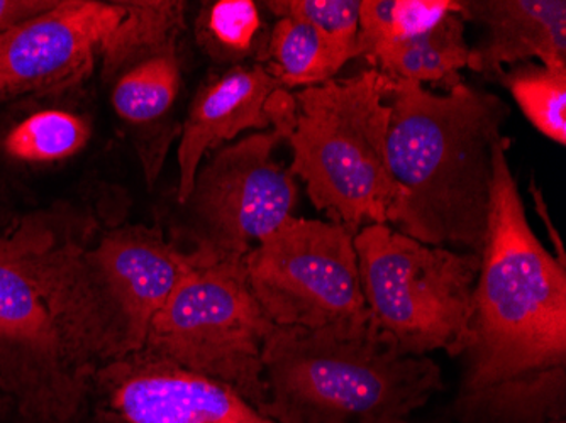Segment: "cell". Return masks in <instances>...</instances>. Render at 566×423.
I'll list each match as a JSON object with an SVG mask.
<instances>
[{"label":"cell","mask_w":566,"mask_h":423,"mask_svg":"<svg viewBox=\"0 0 566 423\" xmlns=\"http://www.w3.org/2000/svg\"><path fill=\"white\" fill-rule=\"evenodd\" d=\"M88 138L91 127L84 117L66 110H41L9 130L4 149L24 163H53L82 151Z\"/></svg>","instance_id":"7402d4cb"},{"label":"cell","mask_w":566,"mask_h":423,"mask_svg":"<svg viewBox=\"0 0 566 423\" xmlns=\"http://www.w3.org/2000/svg\"><path fill=\"white\" fill-rule=\"evenodd\" d=\"M359 279L371 320L403 355L469 348L480 254L419 243L389 224L355 235Z\"/></svg>","instance_id":"8992f818"},{"label":"cell","mask_w":566,"mask_h":423,"mask_svg":"<svg viewBox=\"0 0 566 423\" xmlns=\"http://www.w3.org/2000/svg\"><path fill=\"white\" fill-rule=\"evenodd\" d=\"M95 282L123 330L127 355L142 351L153 317L192 268V253L160 225L98 229L87 251Z\"/></svg>","instance_id":"7c38bea8"},{"label":"cell","mask_w":566,"mask_h":423,"mask_svg":"<svg viewBox=\"0 0 566 423\" xmlns=\"http://www.w3.org/2000/svg\"><path fill=\"white\" fill-rule=\"evenodd\" d=\"M497 81L511 92L534 129L566 145V68L527 62L504 70Z\"/></svg>","instance_id":"44dd1931"},{"label":"cell","mask_w":566,"mask_h":423,"mask_svg":"<svg viewBox=\"0 0 566 423\" xmlns=\"http://www.w3.org/2000/svg\"><path fill=\"white\" fill-rule=\"evenodd\" d=\"M460 14L485 30L470 51L473 72L497 81L505 65L533 59L566 68L565 0H460Z\"/></svg>","instance_id":"5bb4252c"},{"label":"cell","mask_w":566,"mask_h":423,"mask_svg":"<svg viewBox=\"0 0 566 423\" xmlns=\"http://www.w3.org/2000/svg\"><path fill=\"white\" fill-rule=\"evenodd\" d=\"M453 412L463 423H552L566 419V366L460 391Z\"/></svg>","instance_id":"9a60e30c"},{"label":"cell","mask_w":566,"mask_h":423,"mask_svg":"<svg viewBox=\"0 0 566 423\" xmlns=\"http://www.w3.org/2000/svg\"><path fill=\"white\" fill-rule=\"evenodd\" d=\"M389 76L377 68L294 94L295 123L285 141L291 171L331 222L353 234L387 224L394 184L387 165Z\"/></svg>","instance_id":"5b68a950"},{"label":"cell","mask_w":566,"mask_h":423,"mask_svg":"<svg viewBox=\"0 0 566 423\" xmlns=\"http://www.w3.org/2000/svg\"><path fill=\"white\" fill-rule=\"evenodd\" d=\"M509 146L502 136L492 155L491 215L460 391L566 366V268L527 222Z\"/></svg>","instance_id":"3957f363"},{"label":"cell","mask_w":566,"mask_h":423,"mask_svg":"<svg viewBox=\"0 0 566 423\" xmlns=\"http://www.w3.org/2000/svg\"><path fill=\"white\" fill-rule=\"evenodd\" d=\"M451 12H460V0H361L356 59L370 62L378 51L424 33Z\"/></svg>","instance_id":"d6986e66"},{"label":"cell","mask_w":566,"mask_h":423,"mask_svg":"<svg viewBox=\"0 0 566 423\" xmlns=\"http://www.w3.org/2000/svg\"><path fill=\"white\" fill-rule=\"evenodd\" d=\"M361 0H269L266 9L276 19H297L313 25L329 43L356 59Z\"/></svg>","instance_id":"cb8c5ba5"},{"label":"cell","mask_w":566,"mask_h":423,"mask_svg":"<svg viewBox=\"0 0 566 423\" xmlns=\"http://www.w3.org/2000/svg\"><path fill=\"white\" fill-rule=\"evenodd\" d=\"M279 130L221 146L197 170L192 192L177 203L170 240L203 260H244L254 246L295 218L297 181L275 160Z\"/></svg>","instance_id":"ba28073f"},{"label":"cell","mask_w":566,"mask_h":423,"mask_svg":"<svg viewBox=\"0 0 566 423\" xmlns=\"http://www.w3.org/2000/svg\"><path fill=\"white\" fill-rule=\"evenodd\" d=\"M98 229L70 205L0 229V396L11 422H78L98 369L127 356L88 263Z\"/></svg>","instance_id":"6da1fadb"},{"label":"cell","mask_w":566,"mask_h":423,"mask_svg":"<svg viewBox=\"0 0 566 423\" xmlns=\"http://www.w3.org/2000/svg\"><path fill=\"white\" fill-rule=\"evenodd\" d=\"M120 18L117 2L56 0L43 14L0 33V101L81 82Z\"/></svg>","instance_id":"8fae6325"},{"label":"cell","mask_w":566,"mask_h":423,"mask_svg":"<svg viewBox=\"0 0 566 423\" xmlns=\"http://www.w3.org/2000/svg\"><path fill=\"white\" fill-rule=\"evenodd\" d=\"M470 51L465 19L451 12L424 33L378 51L368 63L392 81L421 85L443 82L450 88L460 81L458 72L469 66Z\"/></svg>","instance_id":"2e32d148"},{"label":"cell","mask_w":566,"mask_h":423,"mask_svg":"<svg viewBox=\"0 0 566 423\" xmlns=\"http://www.w3.org/2000/svg\"><path fill=\"white\" fill-rule=\"evenodd\" d=\"M192 254V268L153 317L142 351L226 384L262 413L263 351L276 326L251 292L243 260Z\"/></svg>","instance_id":"52a82bcc"},{"label":"cell","mask_w":566,"mask_h":423,"mask_svg":"<svg viewBox=\"0 0 566 423\" xmlns=\"http://www.w3.org/2000/svg\"><path fill=\"white\" fill-rule=\"evenodd\" d=\"M260 31L259 6L251 0H219L202 9L197 36L212 59L237 62L250 55Z\"/></svg>","instance_id":"603a6c76"},{"label":"cell","mask_w":566,"mask_h":423,"mask_svg":"<svg viewBox=\"0 0 566 423\" xmlns=\"http://www.w3.org/2000/svg\"><path fill=\"white\" fill-rule=\"evenodd\" d=\"M6 225L8 224H4V222H2V215H0V229H4Z\"/></svg>","instance_id":"f1b7e54d"},{"label":"cell","mask_w":566,"mask_h":423,"mask_svg":"<svg viewBox=\"0 0 566 423\" xmlns=\"http://www.w3.org/2000/svg\"><path fill=\"white\" fill-rule=\"evenodd\" d=\"M552 423H566V419L553 420Z\"/></svg>","instance_id":"83f0119b"},{"label":"cell","mask_w":566,"mask_h":423,"mask_svg":"<svg viewBox=\"0 0 566 423\" xmlns=\"http://www.w3.org/2000/svg\"><path fill=\"white\" fill-rule=\"evenodd\" d=\"M269 72L285 88L313 87L333 81L349 62L313 25L297 19H276L269 40Z\"/></svg>","instance_id":"ac0fdd59"},{"label":"cell","mask_w":566,"mask_h":423,"mask_svg":"<svg viewBox=\"0 0 566 423\" xmlns=\"http://www.w3.org/2000/svg\"><path fill=\"white\" fill-rule=\"evenodd\" d=\"M180 85L182 68L175 47L149 56L117 76L114 110L120 119L136 126L155 123L171 109Z\"/></svg>","instance_id":"ffe728a7"},{"label":"cell","mask_w":566,"mask_h":423,"mask_svg":"<svg viewBox=\"0 0 566 423\" xmlns=\"http://www.w3.org/2000/svg\"><path fill=\"white\" fill-rule=\"evenodd\" d=\"M8 420H11V410L6 400L0 396V423L8 422Z\"/></svg>","instance_id":"4316f807"},{"label":"cell","mask_w":566,"mask_h":423,"mask_svg":"<svg viewBox=\"0 0 566 423\" xmlns=\"http://www.w3.org/2000/svg\"><path fill=\"white\" fill-rule=\"evenodd\" d=\"M531 195H533L534 209L536 214L539 215L543 222H545L546 231H548L549 240H552L553 247H555V257L562 266L566 268V254L565 247H563L562 237H559L558 229L553 225L552 218L548 214V205H546L545 197H543L542 190L537 189L534 180L531 181L530 187Z\"/></svg>","instance_id":"484cf974"},{"label":"cell","mask_w":566,"mask_h":423,"mask_svg":"<svg viewBox=\"0 0 566 423\" xmlns=\"http://www.w3.org/2000/svg\"><path fill=\"white\" fill-rule=\"evenodd\" d=\"M243 263L251 292L275 326L319 329L370 315L355 234L338 222L291 218Z\"/></svg>","instance_id":"9c48e42d"},{"label":"cell","mask_w":566,"mask_h":423,"mask_svg":"<svg viewBox=\"0 0 566 423\" xmlns=\"http://www.w3.org/2000/svg\"><path fill=\"white\" fill-rule=\"evenodd\" d=\"M279 88L275 76L263 65H238L216 76L197 91L178 145L177 203L192 192L197 170L208 152L248 129L272 126L269 101Z\"/></svg>","instance_id":"4fadbf2b"},{"label":"cell","mask_w":566,"mask_h":423,"mask_svg":"<svg viewBox=\"0 0 566 423\" xmlns=\"http://www.w3.org/2000/svg\"><path fill=\"white\" fill-rule=\"evenodd\" d=\"M56 0H0V33L43 14Z\"/></svg>","instance_id":"d4e9b609"},{"label":"cell","mask_w":566,"mask_h":423,"mask_svg":"<svg viewBox=\"0 0 566 423\" xmlns=\"http://www.w3.org/2000/svg\"><path fill=\"white\" fill-rule=\"evenodd\" d=\"M387 165L394 199L387 224L429 246L482 254L489 231L492 155L511 107L458 81L448 94L392 81Z\"/></svg>","instance_id":"7a4b0ae2"},{"label":"cell","mask_w":566,"mask_h":423,"mask_svg":"<svg viewBox=\"0 0 566 423\" xmlns=\"http://www.w3.org/2000/svg\"><path fill=\"white\" fill-rule=\"evenodd\" d=\"M123 18L101 47L102 73L116 76L129 66L175 50L186 28V2L177 0H117Z\"/></svg>","instance_id":"e0dca14e"},{"label":"cell","mask_w":566,"mask_h":423,"mask_svg":"<svg viewBox=\"0 0 566 423\" xmlns=\"http://www.w3.org/2000/svg\"><path fill=\"white\" fill-rule=\"evenodd\" d=\"M88 423H276L237 391L138 351L98 369Z\"/></svg>","instance_id":"30bf717a"},{"label":"cell","mask_w":566,"mask_h":423,"mask_svg":"<svg viewBox=\"0 0 566 423\" xmlns=\"http://www.w3.org/2000/svg\"><path fill=\"white\" fill-rule=\"evenodd\" d=\"M276 423H410L444 388L428 356L403 355L367 319L319 329L276 326L263 351Z\"/></svg>","instance_id":"277c9868"}]
</instances>
